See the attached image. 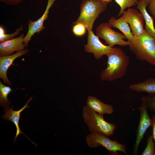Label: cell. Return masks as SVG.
I'll list each match as a JSON object with an SVG mask.
<instances>
[{
	"instance_id": "cell-1",
	"label": "cell",
	"mask_w": 155,
	"mask_h": 155,
	"mask_svg": "<svg viewBox=\"0 0 155 155\" xmlns=\"http://www.w3.org/2000/svg\"><path fill=\"white\" fill-rule=\"evenodd\" d=\"M106 55L108 58L107 66L100 73L101 79L111 82L122 78L126 72L129 57L121 49L114 46Z\"/></svg>"
},
{
	"instance_id": "cell-2",
	"label": "cell",
	"mask_w": 155,
	"mask_h": 155,
	"mask_svg": "<svg viewBox=\"0 0 155 155\" xmlns=\"http://www.w3.org/2000/svg\"><path fill=\"white\" fill-rule=\"evenodd\" d=\"M129 46L137 59L155 66V38L145 30L142 34L134 36Z\"/></svg>"
},
{
	"instance_id": "cell-3",
	"label": "cell",
	"mask_w": 155,
	"mask_h": 155,
	"mask_svg": "<svg viewBox=\"0 0 155 155\" xmlns=\"http://www.w3.org/2000/svg\"><path fill=\"white\" fill-rule=\"evenodd\" d=\"M82 110L84 122L90 133H100L107 137L114 134L116 125L105 121L103 115L94 111L86 105Z\"/></svg>"
},
{
	"instance_id": "cell-4",
	"label": "cell",
	"mask_w": 155,
	"mask_h": 155,
	"mask_svg": "<svg viewBox=\"0 0 155 155\" xmlns=\"http://www.w3.org/2000/svg\"><path fill=\"white\" fill-rule=\"evenodd\" d=\"M107 5L101 0H82L79 16L73 24L81 23L88 31H92L95 20L106 10Z\"/></svg>"
},
{
	"instance_id": "cell-5",
	"label": "cell",
	"mask_w": 155,
	"mask_h": 155,
	"mask_svg": "<svg viewBox=\"0 0 155 155\" xmlns=\"http://www.w3.org/2000/svg\"><path fill=\"white\" fill-rule=\"evenodd\" d=\"M87 145L91 148H97L102 146L109 152L117 154L118 151L127 155L126 145L120 144L117 141L113 140L100 133L89 134L85 137Z\"/></svg>"
},
{
	"instance_id": "cell-6",
	"label": "cell",
	"mask_w": 155,
	"mask_h": 155,
	"mask_svg": "<svg viewBox=\"0 0 155 155\" xmlns=\"http://www.w3.org/2000/svg\"><path fill=\"white\" fill-rule=\"evenodd\" d=\"M111 25L108 22L100 24L96 29V35L103 39L106 44L111 47L115 45L121 46L129 45L130 42L125 41V35L122 33L113 30Z\"/></svg>"
},
{
	"instance_id": "cell-7",
	"label": "cell",
	"mask_w": 155,
	"mask_h": 155,
	"mask_svg": "<svg viewBox=\"0 0 155 155\" xmlns=\"http://www.w3.org/2000/svg\"><path fill=\"white\" fill-rule=\"evenodd\" d=\"M142 104L138 107L140 113V119L136 131V139L133 148L134 154H137L141 142L147 129L151 126V119L149 116L145 102L142 100Z\"/></svg>"
},
{
	"instance_id": "cell-8",
	"label": "cell",
	"mask_w": 155,
	"mask_h": 155,
	"mask_svg": "<svg viewBox=\"0 0 155 155\" xmlns=\"http://www.w3.org/2000/svg\"><path fill=\"white\" fill-rule=\"evenodd\" d=\"M99 37L95 35L92 31H88V42L84 46L85 51L87 53H93L95 58L97 60L109 52L112 47L106 45L99 40Z\"/></svg>"
},
{
	"instance_id": "cell-9",
	"label": "cell",
	"mask_w": 155,
	"mask_h": 155,
	"mask_svg": "<svg viewBox=\"0 0 155 155\" xmlns=\"http://www.w3.org/2000/svg\"><path fill=\"white\" fill-rule=\"evenodd\" d=\"M122 16L129 24L134 36L140 35L144 32V19L140 12L136 9L129 8L124 12Z\"/></svg>"
},
{
	"instance_id": "cell-10",
	"label": "cell",
	"mask_w": 155,
	"mask_h": 155,
	"mask_svg": "<svg viewBox=\"0 0 155 155\" xmlns=\"http://www.w3.org/2000/svg\"><path fill=\"white\" fill-rule=\"evenodd\" d=\"M56 0H48L45 10L42 16L35 21L30 20L28 24L27 32L24 37V43L27 47L32 36L36 33H39L45 29L43 24L44 21L48 17L49 10Z\"/></svg>"
},
{
	"instance_id": "cell-11",
	"label": "cell",
	"mask_w": 155,
	"mask_h": 155,
	"mask_svg": "<svg viewBox=\"0 0 155 155\" xmlns=\"http://www.w3.org/2000/svg\"><path fill=\"white\" fill-rule=\"evenodd\" d=\"M23 34L12 39L1 42L0 56L3 57L12 55L15 52L24 50L26 47L24 43Z\"/></svg>"
},
{
	"instance_id": "cell-12",
	"label": "cell",
	"mask_w": 155,
	"mask_h": 155,
	"mask_svg": "<svg viewBox=\"0 0 155 155\" xmlns=\"http://www.w3.org/2000/svg\"><path fill=\"white\" fill-rule=\"evenodd\" d=\"M32 96L28 100L26 104L21 109L18 111H14L13 110V106L11 107L9 106L4 107V115L2 116V117L4 119L7 120L12 122L15 125L16 129V131L15 136L13 139L14 142H16V139L18 136L22 133L29 139L32 142L36 145V144L28 138L21 131V129L19 126V122L20 120L21 113L25 109L28 108L30 106L28 105V103L32 100Z\"/></svg>"
},
{
	"instance_id": "cell-13",
	"label": "cell",
	"mask_w": 155,
	"mask_h": 155,
	"mask_svg": "<svg viewBox=\"0 0 155 155\" xmlns=\"http://www.w3.org/2000/svg\"><path fill=\"white\" fill-rule=\"evenodd\" d=\"M28 52V50L26 49L10 55L0 57V78L3 79L5 83L9 85H11L12 83L7 76V71L8 68L11 65H14L13 62L15 59L26 54Z\"/></svg>"
},
{
	"instance_id": "cell-14",
	"label": "cell",
	"mask_w": 155,
	"mask_h": 155,
	"mask_svg": "<svg viewBox=\"0 0 155 155\" xmlns=\"http://www.w3.org/2000/svg\"><path fill=\"white\" fill-rule=\"evenodd\" d=\"M149 2V0H138L137 8L140 10L144 17L145 23L144 29L150 35L155 38L154 18L150 15L146 9Z\"/></svg>"
},
{
	"instance_id": "cell-15",
	"label": "cell",
	"mask_w": 155,
	"mask_h": 155,
	"mask_svg": "<svg viewBox=\"0 0 155 155\" xmlns=\"http://www.w3.org/2000/svg\"><path fill=\"white\" fill-rule=\"evenodd\" d=\"M86 105L94 111L103 115L105 114H111L114 111L112 105L104 103L92 96H88Z\"/></svg>"
},
{
	"instance_id": "cell-16",
	"label": "cell",
	"mask_w": 155,
	"mask_h": 155,
	"mask_svg": "<svg viewBox=\"0 0 155 155\" xmlns=\"http://www.w3.org/2000/svg\"><path fill=\"white\" fill-rule=\"evenodd\" d=\"M108 22L112 27L116 28L120 30L128 41L130 42L131 41L134 36L128 24L122 16L117 19L112 16L108 20Z\"/></svg>"
},
{
	"instance_id": "cell-17",
	"label": "cell",
	"mask_w": 155,
	"mask_h": 155,
	"mask_svg": "<svg viewBox=\"0 0 155 155\" xmlns=\"http://www.w3.org/2000/svg\"><path fill=\"white\" fill-rule=\"evenodd\" d=\"M129 88L131 90L139 92L155 93V78H149L143 81L131 84Z\"/></svg>"
},
{
	"instance_id": "cell-18",
	"label": "cell",
	"mask_w": 155,
	"mask_h": 155,
	"mask_svg": "<svg viewBox=\"0 0 155 155\" xmlns=\"http://www.w3.org/2000/svg\"><path fill=\"white\" fill-rule=\"evenodd\" d=\"M12 90L10 87L3 85L0 82V104L2 107L9 106L10 104V101L7 97Z\"/></svg>"
},
{
	"instance_id": "cell-19",
	"label": "cell",
	"mask_w": 155,
	"mask_h": 155,
	"mask_svg": "<svg viewBox=\"0 0 155 155\" xmlns=\"http://www.w3.org/2000/svg\"><path fill=\"white\" fill-rule=\"evenodd\" d=\"M23 28L22 26L18 28L15 31L11 34H7L5 33V31L2 26H0V42L10 40L15 38L17 36L19 35L20 32L23 30Z\"/></svg>"
},
{
	"instance_id": "cell-20",
	"label": "cell",
	"mask_w": 155,
	"mask_h": 155,
	"mask_svg": "<svg viewBox=\"0 0 155 155\" xmlns=\"http://www.w3.org/2000/svg\"><path fill=\"white\" fill-rule=\"evenodd\" d=\"M120 7V10L118 14V16H122L127 8L137 5L138 0H115Z\"/></svg>"
},
{
	"instance_id": "cell-21",
	"label": "cell",
	"mask_w": 155,
	"mask_h": 155,
	"mask_svg": "<svg viewBox=\"0 0 155 155\" xmlns=\"http://www.w3.org/2000/svg\"><path fill=\"white\" fill-rule=\"evenodd\" d=\"M153 139L152 135L148 138L146 146L142 155H155V143L153 142Z\"/></svg>"
},
{
	"instance_id": "cell-22",
	"label": "cell",
	"mask_w": 155,
	"mask_h": 155,
	"mask_svg": "<svg viewBox=\"0 0 155 155\" xmlns=\"http://www.w3.org/2000/svg\"><path fill=\"white\" fill-rule=\"evenodd\" d=\"M140 100L145 101L148 108L155 112V93L143 96Z\"/></svg>"
},
{
	"instance_id": "cell-23",
	"label": "cell",
	"mask_w": 155,
	"mask_h": 155,
	"mask_svg": "<svg viewBox=\"0 0 155 155\" xmlns=\"http://www.w3.org/2000/svg\"><path fill=\"white\" fill-rule=\"evenodd\" d=\"M86 27L84 24L78 23L74 24L73 27L72 31L75 36L81 37L86 34Z\"/></svg>"
},
{
	"instance_id": "cell-24",
	"label": "cell",
	"mask_w": 155,
	"mask_h": 155,
	"mask_svg": "<svg viewBox=\"0 0 155 155\" xmlns=\"http://www.w3.org/2000/svg\"><path fill=\"white\" fill-rule=\"evenodd\" d=\"M148 9L154 18L155 19V0H149Z\"/></svg>"
},
{
	"instance_id": "cell-25",
	"label": "cell",
	"mask_w": 155,
	"mask_h": 155,
	"mask_svg": "<svg viewBox=\"0 0 155 155\" xmlns=\"http://www.w3.org/2000/svg\"><path fill=\"white\" fill-rule=\"evenodd\" d=\"M24 0H0V1L7 5H16L20 4Z\"/></svg>"
},
{
	"instance_id": "cell-26",
	"label": "cell",
	"mask_w": 155,
	"mask_h": 155,
	"mask_svg": "<svg viewBox=\"0 0 155 155\" xmlns=\"http://www.w3.org/2000/svg\"><path fill=\"white\" fill-rule=\"evenodd\" d=\"M151 126L152 127V136L155 143V112L151 119Z\"/></svg>"
},
{
	"instance_id": "cell-27",
	"label": "cell",
	"mask_w": 155,
	"mask_h": 155,
	"mask_svg": "<svg viewBox=\"0 0 155 155\" xmlns=\"http://www.w3.org/2000/svg\"><path fill=\"white\" fill-rule=\"evenodd\" d=\"M103 2L108 4L109 3L111 2L113 0H101Z\"/></svg>"
}]
</instances>
